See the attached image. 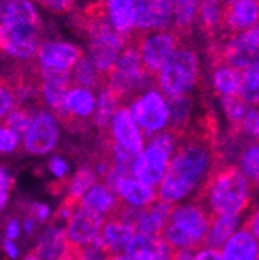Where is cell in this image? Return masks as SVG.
Listing matches in <instances>:
<instances>
[{
	"mask_svg": "<svg viewBox=\"0 0 259 260\" xmlns=\"http://www.w3.org/2000/svg\"><path fill=\"white\" fill-rule=\"evenodd\" d=\"M220 162L219 152L210 134L188 132L182 135L168 172L157 189L158 200L174 206L199 199Z\"/></svg>",
	"mask_w": 259,
	"mask_h": 260,
	"instance_id": "6da1fadb",
	"label": "cell"
},
{
	"mask_svg": "<svg viewBox=\"0 0 259 260\" xmlns=\"http://www.w3.org/2000/svg\"><path fill=\"white\" fill-rule=\"evenodd\" d=\"M254 187V183L236 165L220 162L199 195V200L213 215H245L253 205Z\"/></svg>",
	"mask_w": 259,
	"mask_h": 260,
	"instance_id": "7a4b0ae2",
	"label": "cell"
},
{
	"mask_svg": "<svg viewBox=\"0 0 259 260\" xmlns=\"http://www.w3.org/2000/svg\"><path fill=\"white\" fill-rule=\"evenodd\" d=\"M211 217L213 214L199 199L174 205L161 237L174 251L197 249L205 245Z\"/></svg>",
	"mask_w": 259,
	"mask_h": 260,
	"instance_id": "3957f363",
	"label": "cell"
},
{
	"mask_svg": "<svg viewBox=\"0 0 259 260\" xmlns=\"http://www.w3.org/2000/svg\"><path fill=\"white\" fill-rule=\"evenodd\" d=\"M200 57L197 50L189 44L179 47L176 54L155 76V85L169 100L188 96L196 91L200 81Z\"/></svg>",
	"mask_w": 259,
	"mask_h": 260,
	"instance_id": "277c9868",
	"label": "cell"
},
{
	"mask_svg": "<svg viewBox=\"0 0 259 260\" xmlns=\"http://www.w3.org/2000/svg\"><path fill=\"white\" fill-rule=\"evenodd\" d=\"M87 56L106 79L113 70L123 50L134 39H129L110 26L103 13L98 11L85 23Z\"/></svg>",
	"mask_w": 259,
	"mask_h": 260,
	"instance_id": "5b68a950",
	"label": "cell"
},
{
	"mask_svg": "<svg viewBox=\"0 0 259 260\" xmlns=\"http://www.w3.org/2000/svg\"><path fill=\"white\" fill-rule=\"evenodd\" d=\"M106 84L118 94L123 104L124 101H131L143 90L155 85V76L148 73L143 67L135 39L120 54L113 70L106 78Z\"/></svg>",
	"mask_w": 259,
	"mask_h": 260,
	"instance_id": "8992f818",
	"label": "cell"
},
{
	"mask_svg": "<svg viewBox=\"0 0 259 260\" xmlns=\"http://www.w3.org/2000/svg\"><path fill=\"white\" fill-rule=\"evenodd\" d=\"M126 106L148 138L169 128V98L157 85L143 90Z\"/></svg>",
	"mask_w": 259,
	"mask_h": 260,
	"instance_id": "52a82bcc",
	"label": "cell"
},
{
	"mask_svg": "<svg viewBox=\"0 0 259 260\" xmlns=\"http://www.w3.org/2000/svg\"><path fill=\"white\" fill-rule=\"evenodd\" d=\"M135 42L145 70L152 76H157L182 45V35L174 28L155 29L137 36Z\"/></svg>",
	"mask_w": 259,
	"mask_h": 260,
	"instance_id": "ba28073f",
	"label": "cell"
},
{
	"mask_svg": "<svg viewBox=\"0 0 259 260\" xmlns=\"http://www.w3.org/2000/svg\"><path fill=\"white\" fill-rule=\"evenodd\" d=\"M172 155L174 152L160 146L152 138H148L145 149L132 159L131 166H129V172L143 184L158 189L168 172Z\"/></svg>",
	"mask_w": 259,
	"mask_h": 260,
	"instance_id": "9c48e42d",
	"label": "cell"
},
{
	"mask_svg": "<svg viewBox=\"0 0 259 260\" xmlns=\"http://www.w3.org/2000/svg\"><path fill=\"white\" fill-rule=\"evenodd\" d=\"M217 53L219 60L244 72L259 60V25L236 35L222 36Z\"/></svg>",
	"mask_w": 259,
	"mask_h": 260,
	"instance_id": "30bf717a",
	"label": "cell"
},
{
	"mask_svg": "<svg viewBox=\"0 0 259 260\" xmlns=\"http://www.w3.org/2000/svg\"><path fill=\"white\" fill-rule=\"evenodd\" d=\"M41 44V26L38 25H0V51L8 56L30 60L38 56Z\"/></svg>",
	"mask_w": 259,
	"mask_h": 260,
	"instance_id": "8fae6325",
	"label": "cell"
},
{
	"mask_svg": "<svg viewBox=\"0 0 259 260\" xmlns=\"http://www.w3.org/2000/svg\"><path fill=\"white\" fill-rule=\"evenodd\" d=\"M101 13L120 35L134 39L146 13V0H101Z\"/></svg>",
	"mask_w": 259,
	"mask_h": 260,
	"instance_id": "7c38bea8",
	"label": "cell"
},
{
	"mask_svg": "<svg viewBox=\"0 0 259 260\" xmlns=\"http://www.w3.org/2000/svg\"><path fill=\"white\" fill-rule=\"evenodd\" d=\"M106 135L109 143L126 149L134 156L138 155L148 143V137L140 128L126 104H121L113 118L110 119L106 128Z\"/></svg>",
	"mask_w": 259,
	"mask_h": 260,
	"instance_id": "4fadbf2b",
	"label": "cell"
},
{
	"mask_svg": "<svg viewBox=\"0 0 259 260\" xmlns=\"http://www.w3.org/2000/svg\"><path fill=\"white\" fill-rule=\"evenodd\" d=\"M61 137L59 119L54 113L41 109L36 112L26 134L23 135V147L28 153L47 155L51 152Z\"/></svg>",
	"mask_w": 259,
	"mask_h": 260,
	"instance_id": "5bb4252c",
	"label": "cell"
},
{
	"mask_svg": "<svg viewBox=\"0 0 259 260\" xmlns=\"http://www.w3.org/2000/svg\"><path fill=\"white\" fill-rule=\"evenodd\" d=\"M171 211H172L171 205L161 202V200H157L154 205H151L145 209H140V211H134V209H127L124 206H120L117 214L131 221L135 226L137 233L149 234V236H161L169 221Z\"/></svg>",
	"mask_w": 259,
	"mask_h": 260,
	"instance_id": "9a60e30c",
	"label": "cell"
},
{
	"mask_svg": "<svg viewBox=\"0 0 259 260\" xmlns=\"http://www.w3.org/2000/svg\"><path fill=\"white\" fill-rule=\"evenodd\" d=\"M104 221H106L104 217L92 211H87L81 206H76L64 228H66L69 242L73 246L87 248L92 246L101 234Z\"/></svg>",
	"mask_w": 259,
	"mask_h": 260,
	"instance_id": "2e32d148",
	"label": "cell"
},
{
	"mask_svg": "<svg viewBox=\"0 0 259 260\" xmlns=\"http://www.w3.org/2000/svg\"><path fill=\"white\" fill-rule=\"evenodd\" d=\"M84 56L82 50L66 41H42L36 60L38 67L50 70L72 72L75 63Z\"/></svg>",
	"mask_w": 259,
	"mask_h": 260,
	"instance_id": "e0dca14e",
	"label": "cell"
},
{
	"mask_svg": "<svg viewBox=\"0 0 259 260\" xmlns=\"http://www.w3.org/2000/svg\"><path fill=\"white\" fill-rule=\"evenodd\" d=\"M135 234H137L135 226L129 220L115 214V215L106 218L101 234L95 240L93 246L101 248L109 255L123 254L126 251L129 242L134 239Z\"/></svg>",
	"mask_w": 259,
	"mask_h": 260,
	"instance_id": "ac0fdd59",
	"label": "cell"
},
{
	"mask_svg": "<svg viewBox=\"0 0 259 260\" xmlns=\"http://www.w3.org/2000/svg\"><path fill=\"white\" fill-rule=\"evenodd\" d=\"M259 25V0H225L222 36L236 35Z\"/></svg>",
	"mask_w": 259,
	"mask_h": 260,
	"instance_id": "d6986e66",
	"label": "cell"
},
{
	"mask_svg": "<svg viewBox=\"0 0 259 260\" xmlns=\"http://www.w3.org/2000/svg\"><path fill=\"white\" fill-rule=\"evenodd\" d=\"M112 189L117 193L120 205L127 209L140 211L154 205L158 200L157 189L143 184L141 181L135 180L131 174L120 178Z\"/></svg>",
	"mask_w": 259,
	"mask_h": 260,
	"instance_id": "ffe728a7",
	"label": "cell"
},
{
	"mask_svg": "<svg viewBox=\"0 0 259 260\" xmlns=\"http://www.w3.org/2000/svg\"><path fill=\"white\" fill-rule=\"evenodd\" d=\"M78 206L92 211L104 218H109L118 212L121 205L113 189H110L104 181L98 180L79 200Z\"/></svg>",
	"mask_w": 259,
	"mask_h": 260,
	"instance_id": "44dd1931",
	"label": "cell"
},
{
	"mask_svg": "<svg viewBox=\"0 0 259 260\" xmlns=\"http://www.w3.org/2000/svg\"><path fill=\"white\" fill-rule=\"evenodd\" d=\"M64 106H66L69 115L67 122L93 119L96 110V90L81 85H72L66 93Z\"/></svg>",
	"mask_w": 259,
	"mask_h": 260,
	"instance_id": "7402d4cb",
	"label": "cell"
},
{
	"mask_svg": "<svg viewBox=\"0 0 259 260\" xmlns=\"http://www.w3.org/2000/svg\"><path fill=\"white\" fill-rule=\"evenodd\" d=\"M210 82L219 100L239 96L242 87V72L222 60H217L211 69Z\"/></svg>",
	"mask_w": 259,
	"mask_h": 260,
	"instance_id": "603a6c76",
	"label": "cell"
},
{
	"mask_svg": "<svg viewBox=\"0 0 259 260\" xmlns=\"http://www.w3.org/2000/svg\"><path fill=\"white\" fill-rule=\"evenodd\" d=\"M259 240L247 230H238L220 248L222 260H257Z\"/></svg>",
	"mask_w": 259,
	"mask_h": 260,
	"instance_id": "cb8c5ba5",
	"label": "cell"
},
{
	"mask_svg": "<svg viewBox=\"0 0 259 260\" xmlns=\"http://www.w3.org/2000/svg\"><path fill=\"white\" fill-rule=\"evenodd\" d=\"M174 28V0H146V13L138 36L148 31Z\"/></svg>",
	"mask_w": 259,
	"mask_h": 260,
	"instance_id": "d4e9b609",
	"label": "cell"
},
{
	"mask_svg": "<svg viewBox=\"0 0 259 260\" xmlns=\"http://www.w3.org/2000/svg\"><path fill=\"white\" fill-rule=\"evenodd\" d=\"M8 23L41 26V17L33 0H0V25Z\"/></svg>",
	"mask_w": 259,
	"mask_h": 260,
	"instance_id": "484cf974",
	"label": "cell"
},
{
	"mask_svg": "<svg viewBox=\"0 0 259 260\" xmlns=\"http://www.w3.org/2000/svg\"><path fill=\"white\" fill-rule=\"evenodd\" d=\"M244 226V215L238 214H219L211 217L205 245L220 249L238 230Z\"/></svg>",
	"mask_w": 259,
	"mask_h": 260,
	"instance_id": "4316f807",
	"label": "cell"
},
{
	"mask_svg": "<svg viewBox=\"0 0 259 260\" xmlns=\"http://www.w3.org/2000/svg\"><path fill=\"white\" fill-rule=\"evenodd\" d=\"M196 112V100L192 94L169 100V128L179 135L189 132V125Z\"/></svg>",
	"mask_w": 259,
	"mask_h": 260,
	"instance_id": "83f0119b",
	"label": "cell"
},
{
	"mask_svg": "<svg viewBox=\"0 0 259 260\" xmlns=\"http://www.w3.org/2000/svg\"><path fill=\"white\" fill-rule=\"evenodd\" d=\"M120 106H121V100L118 98V94L107 84L101 85L96 90V110L92 119L95 127L101 130V132H106L110 119L113 118Z\"/></svg>",
	"mask_w": 259,
	"mask_h": 260,
	"instance_id": "f1b7e54d",
	"label": "cell"
},
{
	"mask_svg": "<svg viewBox=\"0 0 259 260\" xmlns=\"http://www.w3.org/2000/svg\"><path fill=\"white\" fill-rule=\"evenodd\" d=\"M225 0H200L197 25L208 36H219L223 26Z\"/></svg>",
	"mask_w": 259,
	"mask_h": 260,
	"instance_id": "f546056e",
	"label": "cell"
},
{
	"mask_svg": "<svg viewBox=\"0 0 259 260\" xmlns=\"http://www.w3.org/2000/svg\"><path fill=\"white\" fill-rule=\"evenodd\" d=\"M98 174L95 172L92 165H84L81 166L75 175L67 181L66 190H67V200L73 202V203H79V200L87 193V190L98 181Z\"/></svg>",
	"mask_w": 259,
	"mask_h": 260,
	"instance_id": "4dcf8cb0",
	"label": "cell"
},
{
	"mask_svg": "<svg viewBox=\"0 0 259 260\" xmlns=\"http://www.w3.org/2000/svg\"><path fill=\"white\" fill-rule=\"evenodd\" d=\"M72 81H73V85H81V87H87L93 90H98L101 85L106 84V79L98 72V69L95 67L87 54H84L75 63V67L72 70Z\"/></svg>",
	"mask_w": 259,
	"mask_h": 260,
	"instance_id": "1f68e13d",
	"label": "cell"
},
{
	"mask_svg": "<svg viewBox=\"0 0 259 260\" xmlns=\"http://www.w3.org/2000/svg\"><path fill=\"white\" fill-rule=\"evenodd\" d=\"M200 0H174V29L180 35L197 25Z\"/></svg>",
	"mask_w": 259,
	"mask_h": 260,
	"instance_id": "d6a6232c",
	"label": "cell"
},
{
	"mask_svg": "<svg viewBox=\"0 0 259 260\" xmlns=\"http://www.w3.org/2000/svg\"><path fill=\"white\" fill-rule=\"evenodd\" d=\"M236 166L253 181L259 180V141L253 140L248 141L238 155Z\"/></svg>",
	"mask_w": 259,
	"mask_h": 260,
	"instance_id": "836d02e7",
	"label": "cell"
},
{
	"mask_svg": "<svg viewBox=\"0 0 259 260\" xmlns=\"http://www.w3.org/2000/svg\"><path fill=\"white\" fill-rule=\"evenodd\" d=\"M239 96L248 106L259 107V60L253 62L242 72V87Z\"/></svg>",
	"mask_w": 259,
	"mask_h": 260,
	"instance_id": "e575fe53",
	"label": "cell"
},
{
	"mask_svg": "<svg viewBox=\"0 0 259 260\" xmlns=\"http://www.w3.org/2000/svg\"><path fill=\"white\" fill-rule=\"evenodd\" d=\"M248 107L250 106L242 100L241 96L222 98V100H220V109H222V113H223L225 119L228 121V124L233 125L236 130H238L242 118L245 116Z\"/></svg>",
	"mask_w": 259,
	"mask_h": 260,
	"instance_id": "d590c367",
	"label": "cell"
},
{
	"mask_svg": "<svg viewBox=\"0 0 259 260\" xmlns=\"http://www.w3.org/2000/svg\"><path fill=\"white\" fill-rule=\"evenodd\" d=\"M35 115H36V112L31 113V110L26 106H17L2 122L5 125H8L10 128H13L19 135H25L31 122H33Z\"/></svg>",
	"mask_w": 259,
	"mask_h": 260,
	"instance_id": "8d00e7d4",
	"label": "cell"
},
{
	"mask_svg": "<svg viewBox=\"0 0 259 260\" xmlns=\"http://www.w3.org/2000/svg\"><path fill=\"white\" fill-rule=\"evenodd\" d=\"M17 107V98L10 82L0 81V121H4Z\"/></svg>",
	"mask_w": 259,
	"mask_h": 260,
	"instance_id": "74e56055",
	"label": "cell"
},
{
	"mask_svg": "<svg viewBox=\"0 0 259 260\" xmlns=\"http://www.w3.org/2000/svg\"><path fill=\"white\" fill-rule=\"evenodd\" d=\"M20 144V135L13 128L0 122V153H11Z\"/></svg>",
	"mask_w": 259,
	"mask_h": 260,
	"instance_id": "f35d334b",
	"label": "cell"
},
{
	"mask_svg": "<svg viewBox=\"0 0 259 260\" xmlns=\"http://www.w3.org/2000/svg\"><path fill=\"white\" fill-rule=\"evenodd\" d=\"M48 169H50L51 175L59 180V183H67L66 178L69 175L70 166L62 156H53L48 162Z\"/></svg>",
	"mask_w": 259,
	"mask_h": 260,
	"instance_id": "ab89813d",
	"label": "cell"
},
{
	"mask_svg": "<svg viewBox=\"0 0 259 260\" xmlns=\"http://www.w3.org/2000/svg\"><path fill=\"white\" fill-rule=\"evenodd\" d=\"M11 187H13V178L10 172L5 168H0V211H4L8 203Z\"/></svg>",
	"mask_w": 259,
	"mask_h": 260,
	"instance_id": "60d3db41",
	"label": "cell"
},
{
	"mask_svg": "<svg viewBox=\"0 0 259 260\" xmlns=\"http://www.w3.org/2000/svg\"><path fill=\"white\" fill-rule=\"evenodd\" d=\"M244 228L259 240V203L250 206V209L244 215Z\"/></svg>",
	"mask_w": 259,
	"mask_h": 260,
	"instance_id": "b9f144b4",
	"label": "cell"
},
{
	"mask_svg": "<svg viewBox=\"0 0 259 260\" xmlns=\"http://www.w3.org/2000/svg\"><path fill=\"white\" fill-rule=\"evenodd\" d=\"M257 113H259V107H248L245 116L242 118L239 127H238V132L242 134V135H247L251 138L253 135V128H254V124H256V119H257Z\"/></svg>",
	"mask_w": 259,
	"mask_h": 260,
	"instance_id": "7bdbcfd3",
	"label": "cell"
},
{
	"mask_svg": "<svg viewBox=\"0 0 259 260\" xmlns=\"http://www.w3.org/2000/svg\"><path fill=\"white\" fill-rule=\"evenodd\" d=\"M39 5H42L45 10L61 14V13H67L73 8L76 0H36Z\"/></svg>",
	"mask_w": 259,
	"mask_h": 260,
	"instance_id": "ee69618b",
	"label": "cell"
},
{
	"mask_svg": "<svg viewBox=\"0 0 259 260\" xmlns=\"http://www.w3.org/2000/svg\"><path fill=\"white\" fill-rule=\"evenodd\" d=\"M109 257L110 255L106 251L92 245V246H87V248H79L76 260H109Z\"/></svg>",
	"mask_w": 259,
	"mask_h": 260,
	"instance_id": "f6af8a7d",
	"label": "cell"
},
{
	"mask_svg": "<svg viewBox=\"0 0 259 260\" xmlns=\"http://www.w3.org/2000/svg\"><path fill=\"white\" fill-rule=\"evenodd\" d=\"M194 260H222L220 249L208 245H202L194 251Z\"/></svg>",
	"mask_w": 259,
	"mask_h": 260,
	"instance_id": "bcb514c9",
	"label": "cell"
},
{
	"mask_svg": "<svg viewBox=\"0 0 259 260\" xmlns=\"http://www.w3.org/2000/svg\"><path fill=\"white\" fill-rule=\"evenodd\" d=\"M30 214L36 221H45L50 217V208L42 203H33L30 206Z\"/></svg>",
	"mask_w": 259,
	"mask_h": 260,
	"instance_id": "7dc6e473",
	"label": "cell"
},
{
	"mask_svg": "<svg viewBox=\"0 0 259 260\" xmlns=\"http://www.w3.org/2000/svg\"><path fill=\"white\" fill-rule=\"evenodd\" d=\"M7 239H10V240H14V239H17L19 237V233H20V226H19V223H17V220H10L8 223H7Z\"/></svg>",
	"mask_w": 259,
	"mask_h": 260,
	"instance_id": "c3c4849f",
	"label": "cell"
},
{
	"mask_svg": "<svg viewBox=\"0 0 259 260\" xmlns=\"http://www.w3.org/2000/svg\"><path fill=\"white\" fill-rule=\"evenodd\" d=\"M194 251H196V249H179V251H174L172 260H194Z\"/></svg>",
	"mask_w": 259,
	"mask_h": 260,
	"instance_id": "681fc988",
	"label": "cell"
},
{
	"mask_svg": "<svg viewBox=\"0 0 259 260\" xmlns=\"http://www.w3.org/2000/svg\"><path fill=\"white\" fill-rule=\"evenodd\" d=\"M4 249H5V252L8 254V257H11V258H16L17 255H19V251H17V246L13 243V240H10V239H7L5 242H4Z\"/></svg>",
	"mask_w": 259,
	"mask_h": 260,
	"instance_id": "f907efd6",
	"label": "cell"
},
{
	"mask_svg": "<svg viewBox=\"0 0 259 260\" xmlns=\"http://www.w3.org/2000/svg\"><path fill=\"white\" fill-rule=\"evenodd\" d=\"M23 228H25V233L31 236V234L35 233V230H36V220H35L33 217L26 218L25 223H23Z\"/></svg>",
	"mask_w": 259,
	"mask_h": 260,
	"instance_id": "816d5d0a",
	"label": "cell"
},
{
	"mask_svg": "<svg viewBox=\"0 0 259 260\" xmlns=\"http://www.w3.org/2000/svg\"><path fill=\"white\" fill-rule=\"evenodd\" d=\"M251 138L256 140V141H259V113H257V119H256V124H254V128H253Z\"/></svg>",
	"mask_w": 259,
	"mask_h": 260,
	"instance_id": "f5cc1de1",
	"label": "cell"
},
{
	"mask_svg": "<svg viewBox=\"0 0 259 260\" xmlns=\"http://www.w3.org/2000/svg\"><path fill=\"white\" fill-rule=\"evenodd\" d=\"M254 186H256V189H259V180H257V181L254 183Z\"/></svg>",
	"mask_w": 259,
	"mask_h": 260,
	"instance_id": "db71d44e",
	"label": "cell"
},
{
	"mask_svg": "<svg viewBox=\"0 0 259 260\" xmlns=\"http://www.w3.org/2000/svg\"><path fill=\"white\" fill-rule=\"evenodd\" d=\"M257 260H259V255H257Z\"/></svg>",
	"mask_w": 259,
	"mask_h": 260,
	"instance_id": "11a10c76",
	"label": "cell"
}]
</instances>
